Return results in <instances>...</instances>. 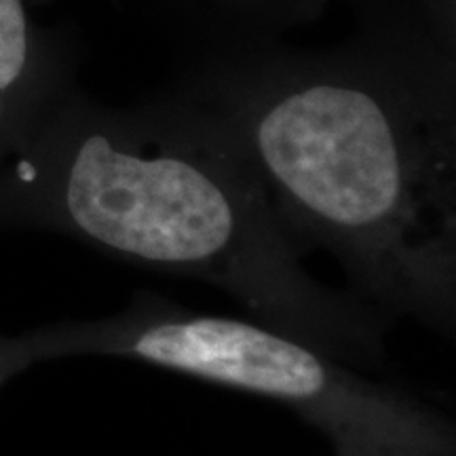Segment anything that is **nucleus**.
Returning <instances> with one entry per match:
<instances>
[{"instance_id": "f257e3e1", "label": "nucleus", "mask_w": 456, "mask_h": 456, "mask_svg": "<svg viewBox=\"0 0 456 456\" xmlns=\"http://www.w3.org/2000/svg\"><path fill=\"white\" fill-rule=\"evenodd\" d=\"M0 228H41L205 281L340 362L380 363L383 313L302 266L237 144L51 104L0 161Z\"/></svg>"}, {"instance_id": "f03ea898", "label": "nucleus", "mask_w": 456, "mask_h": 456, "mask_svg": "<svg viewBox=\"0 0 456 456\" xmlns=\"http://www.w3.org/2000/svg\"><path fill=\"white\" fill-rule=\"evenodd\" d=\"M296 245L357 298L452 338L456 205L440 131L370 85L317 78L258 100L232 140Z\"/></svg>"}, {"instance_id": "7ed1b4c3", "label": "nucleus", "mask_w": 456, "mask_h": 456, "mask_svg": "<svg viewBox=\"0 0 456 456\" xmlns=\"http://www.w3.org/2000/svg\"><path fill=\"white\" fill-rule=\"evenodd\" d=\"M45 359L123 357L275 399L345 433H399L425 414L412 395L374 383L309 342L262 322L203 315L140 296L95 322L37 328Z\"/></svg>"}, {"instance_id": "20e7f679", "label": "nucleus", "mask_w": 456, "mask_h": 456, "mask_svg": "<svg viewBox=\"0 0 456 456\" xmlns=\"http://www.w3.org/2000/svg\"><path fill=\"white\" fill-rule=\"evenodd\" d=\"M51 91L24 0H0V161L51 106Z\"/></svg>"}, {"instance_id": "39448f33", "label": "nucleus", "mask_w": 456, "mask_h": 456, "mask_svg": "<svg viewBox=\"0 0 456 456\" xmlns=\"http://www.w3.org/2000/svg\"><path fill=\"white\" fill-rule=\"evenodd\" d=\"M37 362L43 359L34 338V330L20 336H0V385Z\"/></svg>"}]
</instances>
